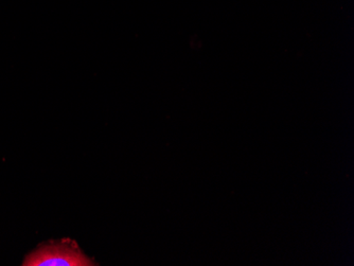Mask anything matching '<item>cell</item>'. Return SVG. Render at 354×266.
I'll list each match as a JSON object with an SVG mask.
<instances>
[{
    "label": "cell",
    "instance_id": "cell-1",
    "mask_svg": "<svg viewBox=\"0 0 354 266\" xmlns=\"http://www.w3.org/2000/svg\"><path fill=\"white\" fill-rule=\"evenodd\" d=\"M23 265L93 266L95 264L81 251L77 243L71 240H63L41 246L26 258Z\"/></svg>",
    "mask_w": 354,
    "mask_h": 266
}]
</instances>
